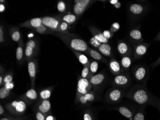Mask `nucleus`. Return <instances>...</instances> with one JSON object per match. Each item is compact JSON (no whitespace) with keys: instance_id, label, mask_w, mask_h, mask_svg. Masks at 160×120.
Here are the masks:
<instances>
[{"instance_id":"obj_1","label":"nucleus","mask_w":160,"mask_h":120,"mask_svg":"<svg viewBox=\"0 0 160 120\" xmlns=\"http://www.w3.org/2000/svg\"><path fill=\"white\" fill-rule=\"evenodd\" d=\"M124 97L130 99L141 106H153L158 108L159 100L150 92L144 85L136 84L125 92Z\"/></svg>"},{"instance_id":"obj_33","label":"nucleus","mask_w":160,"mask_h":120,"mask_svg":"<svg viewBox=\"0 0 160 120\" xmlns=\"http://www.w3.org/2000/svg\"><path fill=\"white\" fill-rule=\"evenodd\" d=\"M34 30L36 32H37V33L41 34H53L54 35L55 32L47 28L46 27H45L44 25H43V24L41 25V26H39L38 28L35 29Z\"/></svg>"},{"instance_id":"obj_2","label":"nucleus","mask_w":160,"mask_h":120,"mask_svg":"<svg viewBox=\"0 0 160 120\" xmlns=\"http://www.w3.org/2000/svg\"><path fill=\"white\" fill-rule=\"evenodd\" d=\"M54 35L59 37L63 42L71 50L87 53L88 49V44L79 36L67 32H55Z\"/></svg>"},{"instance_id":"obj_55","label":"nucleus","mask_w":160,"mask_h":120,"mask_svg":"<svg viewBox=\"0 0 160 120\" xmlns=\"http://www.w3.org/2000/svg\"><path fill=\"white\" fill-rule=\"evenodd\" d=\"M157 109H158V110H159V112H160V99H159V102H158V106Z\"/></svg>"},{"instance_id":"obj_5","label":"nucleus","mask_w":160,"mask_h":120,"mask_svg":"<svg viewBox=\"0 0 160 120\" xmlns=\"http://www.w3.org/2000/svg\"><path fill=\"white\" fill-rule=\"evenodd\" d=\"M125 91L124 89L113 87L109 89L106 93L105 96V101L108 103H119L122 101V99L124 97Z\"/></svg>"},{"instance_id":"obj_28","label":"nucleus","mask_w":160,"mask_h":120,"mask_svg":"<svg viewBox=\"0 0 160 120\" xmlns=\"http://www.w3.org/2000/svg\"><path fill=\"white\" fill-rule=\"evenodd\" d=\"M96 49L103 55L107 57H111L112 56V48L111 46L108 43H102Z\"/></svg>"},{"instance_id":"obj_49","label":"nucleus","mask_w":160,"mask_h":120,"mask_svg":"<svg viewBox=\"0 0 160 120\" xmlns=\"http://www.w3.org/2000/svg\"><path fill=\"white\" fill-rule=\"evenodd\" d=\"M46 120H57L54 116L52 115V113L48 114L46 116Z\"/></svg>"},{"instance_id":"obj_26","label":"nucleus","mask_w":160,"mask_h":120,"mask_svg":"<svg viewBox=\"0 0 160 120\" xmlns=\"http://www.w3.org/2000/svg\"><path fill=\"white\" fill-rule=\"evenodd\" d=\"M9 34L12 40L15 42L19 43L23 40L22 35L18 27H11L9 29Z\"/></svg>"},{"instance_id":"obj_36","label":"nucleus","mask_w":160,"mask_h":120,"mask_svg":"<svg viewBox=\"0 0 160 120\" xmlns=\"http://www.w3.org/2000/svg\"><path fill=\"white\" fill-rule=\"evenodd\" d=\"M83 67H83L82 71L81 77L90 80L92 76L90 71L89 66Z\"/></svg>"},{"instance_id":"obj_54","label":"nucleus","mask_w":160,"mask_h":120,"mask_svg":"<svg viewBox=\"0 0 160 120\" xmlns=\"http://www.w3.org/2000/svg\"><path fill=\"white\" fill-rule=\"evenodd\" d=\"M154 40H156V41H160V31L159 33H158V35H157L155 38H154Z\"/></svg>"},{"instance_id":"obj_53","label":"nucleus","mask_w":160,"mask_h":120,"mask_svg":"<svg viewBox=\"0 0 160 120\" xmlns=\"http://www.w3.org/2000/svg\"><path fill=\"white\" fill-rule=\"evenodd\" d=\"M5 9V6H4V5H3V4H2V3H1V4H0V12H1V13L4 11Z\"/></svg>"},{"instance_id":"obj_11","label":"nucleus","mask_w":160,"mask_h":120,"mask_svg":"<svg viewBox=\"0 0 160 120\" xmlns=\"http://www.w3.org/2000/svg\"><path fill=\"white\" fill-rule=\"evenodd\" d=\"M88 28L93 36L92 39H94L93 42H92V44H93V43H95V44H96L95 47L96 48H97L102 43H108L109 39L106 38L104 36L103 32L101 31L99 29L92 26H88Z\"/></svg>"},{"instance_id":"obj_52","label":"nucleus","mask_w":160,"mask_h":120,"mask_svg":"<svg viewBox=\"0 0 160 120\" xmlns=\"http://www.w3.org/2000/svg\"><path fill=\"white\" fill-rule=\"evenodd\" d=\"M118 2V0H110V1H109V3L113 5H115V4L117 3Z\"/></svg>"},{"instance_id":"obj_6","label":"nucleus","mask_w":160,"mask_h":120,"mask_svg":"<svg viewBox=\"0 0 160 120\" xmlns=\"http://www.w3.org/2000/svg\"><path fill=\"white\" fill-rule=\"evenodd\" d=\"M39 44L38 39H31L27 42L25 47V60L27 62L34 58L38 54Z\"/></svg>"},{"instance_id":"obj_9","label":"nucleus","mask_w":160,"mask_h":120,"mask_svg":"<svg viewBox=\"0 0 160 120\" xmlns=\"http://www.w3.org/2000/svg\"><path fill=\"white\" fill-rule=\"evenodd\" d=\"M96 2V1H92V0L74 1L73 13L80 18L82 16V14L84 13V12Z\"/></svg>"},{"instance_id":"obj_12","label":"nucleus","mask_w":160,"mask_h":120,"mask_svg":"<svg viewBox=\"0 0 160 120\" xmlns=\"http://www.w3.org/2000/svg\"><path fill=\"white\" fill-rule=\"evenodd\" d=\"M28 71L30 77L31 88H35L36 76L37 75L38 62L37 59L33 58L28 62Z\"/></svg>"},{"instance_id":"obj_19","label":"nucleus","mask_w":160,"mask_h":120,"mask_svg":"<svg viewBox=\"0 0 160 120\" xmlns=\"http://www.w3.org/2000/svg\"><path fill=\"white\" fill-rule=\"evenodd\" d=\"M42 25V18H37L26 21L20 24L19 26L22 28H28L34 30Z\"/></svg>"},{"instance_id":"obj_24","label":"nucleus","mask_w":160,"mask_h":120,"mask_svg":"<svg viewBox=\"0 0 160 120\" xmlns=\"http://www.w3.org/2000/svg\"><path fill=\"white\" fill-rule=\"evenodd\" d=\"M117 50L120 55L124 56L128 55L131 52V48L125 41L120 40L118 43Z\"/></svg>"},{"instance_id":"obj_21","label":"nucleus","mask_w":160,"mask_h":120,"mask_svg":"<svg viewBox=\"0 0 160 120\" xmlns=\"http://www.w3.org/2000/svg\"><path fill=\"white\" fill-rule=\"evenodd\" d=\"M145 10L146 8L144 5L137 3L130 4L128 8L130 14L134 17L142 16V14L144 13Z\"/></svg>"},{"instance_id":"obj_14","label":"nucleus","mask_w":160,"mask_h":120,"mask_svg":"<svg viewBox=\"0 0 160 120\" xmlns=\"http://www.w3.org/2000/svg\"><path fill=\"white\" fill-rule=\"evenodd\" d=\"M99 97L97 93L93 91H91L84 95L79 97L78 99L75 100V102L77 104L80 103L82 105H85L98 101L99 100Z\"/></svg>"},{"instance_id":"obj_46","label":"nucleus","mask_w":160,"mask_h":120,"mask_svg":"<svg viewBox=\"0 0 160 120\" xmlns=\"http://www.w3.org/2000/svg\"><path fill=\"white\" fill-rule=\"evenodd\" d=\"M4 70L2 71V67L1 66V73H0V86H2V83H3V78H4V76L5 74L4 73Z\"/></svg>"},{"instance_id":"obj_38","label":"nucleus","mask_w":160,"mask_h":120,"mask_svg":"<svg viewBox=\"0 0 160 120\" xmlns=\"http://www.w3.org/2000/svg\"><path fill=\"white\" fill-rule=\"evenodd\" d=\"M83 120H97L93 115L92 112L89 109H87L84 111V113H83Z\"/></svg>"},{"instance_id":"obj_4","label":"nucleus","mask_w":160,"mask_h":120,"mask_svg":"<svg viewBox=\"0 0 160 120\" xmlns=\"http://www.w3.org/2000/svg\"><path fill=\"white\" fill-rule=\"evenodd\" d=\"M134 79L137 82L146 85L149 79L150 71L148 67L140 65L135 67L132 71Z\"/></svg>"},{"instance_id":"obj_25","label":"nucleus","mask_w":160,"mask_h":120,"mask_svg":"<svg viewBox=\"0 0 160 120\" xmlns=\"http://www.w3.org/2000/svg\"><path fill=\"white\" fill-rule=\"evenodd\" d=\"M128 37L130 39L136 43H142L143 39L142 36V32L139 29H134L131 30L128 33Z\"/></svg>"},{"instance_id":"obj_8","label":"nucleus","mask_w":160,"mask_h":120,"mask_svg":"<svg viewBox=\"0 0 160 120\" xmlns=\"http://www.w3.org/2000/svg\"><path fill=\"white\" fill-rule=\"evenodd\" d=\"M92 86L89 79H85L82 77H79L77 82L75 100L79 97L86 94L92 91Z\"/></svg>"},{"instance_id":"obj_27","label":"nucleus","mask_w":160,"mask_h":120,"mask_svg":"<svg viewBox=\"0 0 160 120\" xmlns=\"http://www.w3.org/2000/svg\"><path fill=\"white\" fill-rule=\"evenodd\" d=\"M86 54H88L90 56L92 59L95 60L96 61L103 62L105 64L108 63V60L99 51L93 49L91 48H88Z\"/></svg>"},{"instance_id":"obj_22","label":"nucleus","mask_w":160,"mask_h":120,"mask_svg":"<svg viewBox=\"0 0 160 120\" xmlns=\"http://www.w3.org/2000/svg\"><path fill=\"white\" fill-rule=\"evenodd\" d=\"M25 47L23 40L18 43V47L16 50V58L18 64L22 65L25 60Z\"/></svg>"},{"instance_id":"obj_40","label":"nucleus","mask_w":160,"mask_h":120,"mask_svg":"<svg viewBox=\"0 0 160 120\" xmlns=\"http://www.w3.org/2000/svg\"><path fill=\"white\" fill-rule=\"evenodd\" d=\"M57 9L61 13H65L67 10L66 3L62 1H60L57 4Z\"/></svg>"},{"instance_id":"obj_45","label":"nucleus","mask_w":160,"mask_h":120,"mask_svg":"<svg viewBox=\"0 0 160 120\" xmlns=\"http://www.w3.org/2000/svg\"><path fill=\"white\" fill-rule=\"evenodd\" d=\"M104 36L108 39L111 38L113 36V33L109 30H105L103 32Z\"/></svg>"},{"instance_id":"obj_16","label":"nucleus","mask_w":160,"mask_h":120,"mask_svg":"<svg viewBox=\"0 0 160 120\" xmlns=\"http://www.w3.org/2000/svg\"><path fill=\"white\" fill-rule=\"evenodd\" d=\"M150 44L141 43L136 44L134 48L133 59L138 60L143 56L146 54Z\"/></svg>"},{"instance_id":"obj_3","label":"nucleus","mask_w":160,"mask_h":120,"mask_svg":"<svg viewBox=\"0 0 160 120\" xmlns=\"http://www.w3.org/2000/svg\"><path fill=\"white\" fill-rule=\"evenodd\" d=\"M28 106V103L20 99L15 100L7 103L4 107L11 114L20 116L26 112Z\"/></svg>"},{"instance_id":"obj_39","label":"nucleus","mask_w":160,"mask_h":120,"mask_svg":"<svg viewBox=\"0 0 160 120\" xmlns=\"http://www.w3.org/2000/svg\"><path fill=\"white\" fill-rule=\"evenodd\" d=\"M71 25H69L68 23L60 21V26H59V29L60 32H67L68 30L71 29Z\"/></svg>"},{"instance_id":"obj_18","label":"nucleus","mask_w":160,"mask_h":120,"mask_svg":"<svg viewBox=\"0 0 160 120\" xmlns=\"http://www.w3.org/2000/svg\"><path fill=\"white\" fill-rule=\"evenodd\" d=\"M35 108L36 111L41 112L46 115L51 113V104L49 100H39Z\"/></svg>"},{"instance_id":"obj_13","label":"nucleus","mask_w":160,"mask_h":120,"mask_svg":"<svg viewBox=\"0 0 160 120\" xmlns=\"http://www.w3.org/2000/svg\"><path fill=\"white\" fill-rule=\"evenodd\" d=\"M42 24L52 31L60 32L59 29L60 21L56 17L46 16L42 18Z\"/></svg>"},{"instance_id":"obj_29","label":"nucleus","mask_w":160,"mask_h":120,"mask_svg":"<svg viewBox=\"0 0 160 120\" xmlns=\"http://www.w3.org/2000/svg\"><path fill=\"white\" fill-rule=\"evenodd\" d=\"M132 64V59L129 55L122 57L120 61V65L122 68V74L124 73L130 68Z\"/></svg>"},{"instance_id":"obj_17","label":"nucleus","mask_w":160,"mask_h":120,"mask_svg":"<svg viewBox=\"0 0 160 120\" xmlns=\"http://www.w3.org/2000/svg\"><path fill=\"white\" fill-rule=\"evenodd\" d=\"M111 109L116 110L119 112L121 115L124 116L129 120H133L134 114L136 111L134 109L133 110L130 107H128L127 106H123V105L116 106V107H113Z\"/></svg>"},{"instance_id":"obj_10","label":"nucleus","mask_w":160,"mask_h":120,"mask_svg":"<svg viewBox=\"0 0 160 120\" xmlns=\"http://www.w3.org/2000/svg\"><path fill=\"white\" fill-rule=\"evenodd\" d=\"M107 80V76L104 72H101L98 74L93 75L90 79L91 83L92 86L93 91L95 92L99 93L102 88Z\"/></svg>"},{"instance_id":"obj_32","label":"nucleus","mask_w":160,"mask_h":120,"mask_svg":"<svg viewBox=\"0 0 160 120\" xmlns=\"http://www.w3.org/2000/svg\"><path fill=\"white\" fill-rule=\"evenodd\" d=\"M145 107L146 106H141L136 111L133 120H145Z\"/></svg>"},{"instance_id":"obj_41","label":"nucleus","mask_w":160,"mask_h":120,"mask_svg":"<svg viewBox=\"0 0 160 120\" xmlns=\"http://www.w3.org/2000/svg\"><path fill=\"white\" fill-rule=\"evenodd\" d=\"M47 115L38 111H36V118L37 120H46Z\"/></svg>"},{"instance_id":"obj_20","label":"nucleus","mask_w":160,"mask_h":120,"mask_svg":"<svg viewBox=\"0 0 160 120\" xmlns=\"http://www.w3.org/2000/svg\"><path fill=\"white\" fill-rule=\"evenodd\" d=\"M108 66L110 72L115 76L122 74V68L120 63L115 58L111 57L110 61L108 63Z\"/></svg>"},{"instance_id":"obj_30","label":"nucleus","mask_w":160,"mask_h":120,"mask_svg":"<svg viewBox=\"0 0 160 120\" xmlns=\"http://www.w3.org/2000/svg\"><path fill=\"white\" fill-rule=\"evenodd\" d=\"M72 51L74 53L76 57L78 59L79 62L82 65H83V66H89L90 61L88 58L80 51H76V50H72Z\"/></svg>"},{"instance_id":"obj_37","label":"nucleus","mask_w":160,"mask_h":120,"mask_svg":"<svg viewBox=\"0 0 160 120\" xmlns=\"http://www.w3.org/2000/svg\"><path fill=\"white\" fill-rule=\"evenodd\" d=\"M11 90L3 86L0 89V99L1 100L5 99L9 96Z\"/></svg>"},{"instance_id":"obj_35","label":"nucleus","mask_w":160,"mask_h":120,"mask_svg":"<svg viewBox=\"0 0 160 120\" xmlns=\"http://www.w3.org/2000/svg\"><path fill=\"white\" fill-rule=\"evenodd\" d=\"M98 68V63L97 61H92L90 62V71L92 76L97 73Z\"/></svg>"},{"instance_id":"obj_50","label":"nucleus","mask_w":160,"mask_h":120,"mask_svg":"<svg viewBox=\"0 0 160 120\" xmlns=\"http://www.w3.org/2000/svg\"><path fill=\"white\" fill-rule=\"evenodd\" d=\"M4 112H5V111H4L3 106L2 105H0V115L2 116V115H3Z\"/></svg>"},{"instance_id":"obj_42","label":"nucleus","mask_w":160,"mask_h":120,"mask_svg":"<svg viewBox=\"0 0 160 120\" xmlns=\"http://www.w3.org/2000/svg\"><path fill=\"white\" fill-rule=\"evenodd\" d=\"M119 29H120V25H119V23L118 22H115L112 24V26L110 28V31L112 33H114V32L118 31Z\"/></svg>"},{"instance_id":"obj_48","label":"nucleus","mask_w":160,"mask_h":120,"mask_svg":"<svg viewBox=\"0 0 160 120\" xmlns=\"http://www.w3.org/2000/svg\"><path fill=\"white\" fill-rule=\"evenodd\" d=\"M3 86H5L6 88L11 91L12 89H13V87H14V85L13 82H11V83H10L7 84Z\"/></svg>"},{"instance_id":"obj_51","label":"nucleus","mask_w":160,"mask_h":120,"mask_svg":"<svg viewBox=\"0 0 160 120\" xmlns=\"http://www.w3.org/2000/svg\"><path fill=\"white\" fill-rule=\"evenodd\" d=\"M114 7H115V8L116 9H119L120 8V7L121 6V3L119 2V1L117 3L115 4V5H114Z\"/></svg>"},{"instance_id":"obj_47","label":"nucleus","mask_w":160,"mask_h":120,"mask_svg":"<svg viewBox=\"0 0 160 120\" xmlns=\"http://www.w3.org/2000/svg\"><path fill=\"white\" fill-rule=\"evenodd\" d=\"M160 65V57L158 59L156 60L155 62H154V63H152V64L151 65V67H152V69H154L157 66L159 65Z\"/></svg>"},{"instance_id":"obj_23","label":"nucleus","mask_w":160,"mask_h":120,"mask_svg":"<svg viewBox=\"0 0 160 120\" xmlns=\"http://www.w3.org/2000/svg\"><path fill=\"white\" fill-rule=\"evenodd\" d=\"M56 17L60 21L64 22L70 25L75 23L79 19V17L75 15L74 13H72L59 15V16H57Z\"/></svg>"},{"instance_id":"obj_7","label":"nucleus","mask_w":160,"mask_h":120,"mask_svg":"<svg viewBox=\"0 0 160 120\" xmlns=\"http://www.w3.org/2000/svg\"><path fill=\"white\" fill-rule=\"evenodd\" d=\"M132 83V78L128 74H120L115 76L111 85L113 87L124 89L127 88Z\"/></svg>"},{"instance_id":"obj_43","label":"nucleus","mask_w":160,"mask_h":120,"mask_svg":"<svg viewBox=\"0 0 160 120\" xmlns=\"http://www.w3.org/2000/svg\"><path fill=\"white\" fill-rule=\"evenodd\" d=\"M27 117H4L2 118L0 120H25L27 119Z\"/></svg>"},{"instance_id":"obj_15","label":"nucleus","mask_w":160,"mask_h":120,"mask_svg":"<svg viewBox=\"0 0 160 120\" xmlns=\"http://www.w3.org/2000/svg\"><path fill=\"white\" fill-rule=\"evenodd\" d=\"M20 99L25 101L28 104H31L37 101L38 95L35 88H31L25 94L21 96Z\"/></svg>"},{"instance_id":"obj_34","label":"nucleus","mask_w":160,"mask_h":120,"mask_svg":"<svg viewBox=\"0 0 160 120\" xmlns=\"http://www.w3.org/2000/svg\"><path fill=\"white\" fill-rule=\"evenodd\" d=\"M13 74L12 71H9L5 74L4 76V78H3V83H2V86L7 84L8 83H10L11 82H13Z\"/></svg>"},{"instance_id":"obj_44","label":"nucleus","mask_w":160,"mask_h":120,"mask_svg":"<svg viewBox=\"0 0 160 120\" xmlns=\"http://www.w3.org/2000/svg\"><path fill=\"white\" fill-rule=\"evenodd\" d=\"M5 41L4 39V27L1 25L0 27V42L2 43Z\"/></svg>"},{"instance_id":"obj_31","label":"nucleus","mask_w":160,"mask_h":120,"mask_svg":"<svg viewBox=\"0 0 160 120\" xmlns=\"http://www.w3.org/2000/svg\"><path fill=\"white\" fill-rule=\"evenodd\" d=\"M54 86H50L42 89L39 93V100H49Z\"/></svg>"}]
</instances>
